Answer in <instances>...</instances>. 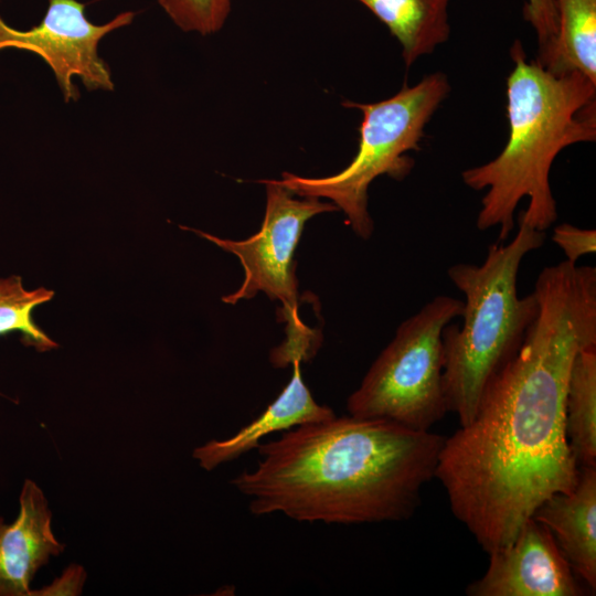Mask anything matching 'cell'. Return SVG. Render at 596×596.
Returning <instances> with one entry per match:
<instances>
[{"instance_id":"1","label":"cell","mask_w":596,"mask_h":596,"mask_svg":"<svg viewBox=\"0 0 596 596\" xmlns=\"http://www.w3.org/2000/svg\"><path fill=\"white\" fill-rule=\"evenodd\" d=\"M533 291L539 310L521 347L486 386L473 418L445 437L435 472L453 514L487 553L511 543L579 475L565 394L576 353L596 344V268L545 267Z\"/></svg>"},{"instance_id":"2","label":"cell","mask_w":596,"mask_h":596,"mask_svg":"<svg viewBox=\"0 0 596 596\" xmlns=\"http://www.w3.org/2000/svg\"><path fill=\"white\" fill-rule=\"evenodd\" d=\"M445 437L352 415L304 424L260 443V460L231 480L254 515L298 522L402 521L435 477Z\"/></svg>"},{"instance_id":"3","label":"cell","mask_w":596,"mask_h":596,"mask_svg":"<svg viewBox=\"0 0 596 596\" xmlns=\"http://www.w3.org/2000/svg\"><path fill=\"white\" fill-rule=\"evenodd\" d=\"M510 53L508 141L494 159L461 173L467 187L487 189L476 225L480 231L499 227L500 242L513 230L524 198L529 204L518 223L544 232L556 221L551 167L564 148L596 139V83L578 72L554 74L535 60L529 62L518 40Z\"/></svg>"},{"instance_id":"4","label":"cell","mask_w":596,"mask_h":596,"mask_svg":"<svg viewBox=\"0 0 596 596\" xmlns=\"http://www.w3.org/2000/svg\"><path fill=\"white\" fill-rule=\"evenodd\" d=\"M518 224L512 241L491 244L481 264L457 263L447 270L465 296L462 324L450 322L441 332L444 394L460 425L473 418L486 386L517 353L539 310L534 291L518 296L517 278L545 233Z\"/></svg>"},{"instance_id":"5","label":"cell","mask_w":596,"mask_h":596,"mask_svg":"<svg viewBox=\"0 0 596 596\" xmlns=\"http://www.w3.org/2000/svg\"><path fill=\"white\" fill-rule=\"evenodd\" d=\"M450 92L443 73L425 76L414 86L404 85L392 97L376 103H343L362 111L358 152L340 172L320 177L283 173L279 182L295 195L327 198L347 215L348 224L361 238H369L373 221L368 211V190L383 174L403 180L414 160L406 153L419 148L432 116Z\"/></svg>"},{"instance_id":"6","label":"cell","mask_w":596,"mask_h":596,"mask_svg":"<svg viewBox=\"0 0 596 596\" xmlns=\"http://www.w3.org/2000/svg\"><path fill=\"white\" fill-rule=\"evenodd\" d=\"M462 311L464 300L437 296L403 321L348 397L349 415L430 430L448 412L441 332Z\"/></svg>"},{"instance_id":"7","label":"cell","mask_w":596,"mask_h":596,"mask_svg":"<svg viewBox=\"0 0 596 596\" xmlns=\"http://www.w3.org/2000/svg\"><path fill=\"white\" fill-rule=\"evenodd\" d=\"M262 182L266 185L267 201L265 216L256 234L243 241H233L188 230L234 254L243 266L241 287L222 300L235 305L242 299L253 298L258 291H264L272 300H279L283 305L280 319L289 324L288 341L281 348V353L308 356L306 329L297 315L298 281L292 257L305 223L317 214L337 211L338 207L315 196L295 199V194L279 180Z\"/></svg>"},{"instance_id":"8","label":"cell","mask_w":596,"mask_h":596,"mask_svg":"<svg viewBox=\"0 0 596 596\" xmlns=\"http://www.w3.org/2000/svg\"><path fill=\"white\" fill-rule=\"evenodd\" d=\"M47 1L41 22L28 30L11 26L0 15V52L14 49L39 55L52 70L66 103L79 98L74 77L88 91H114L110 68L99 56L98 45L107 34L129 25L135 13L125 11L105 24H95L87 19L83 2Z\"/></svg>"},{"instance_id":"9","label":"cell","mask_w":596,"mask_h":596,"mask_svg":"<svg viewBox=\"0 0 596 596\" xmlns=\"http://www.w3.org/2000/svg\"><path fill=\"white\" fill-rule=\"evenodd\" d=\"M469 596H578L583 589L552 533L531 518L508 545L489 553Z\"/></svg>"},{"instance_id":"10","label":"cell","mask_w":596,"mask_h":596,"mask_svg":"<svg viewBox=\"0 0 596 596\" xmlns=\"http://www.w3.org/2000/svg\"><path fill=\"white\" fill-rule=\"evenodd\" d=\"M19 502L11 524L0 518V596L33 595L36 572L65 549L53 534L47 500L33 480H24Z\"/></svg>"},{"instance_id":"11","label":"cell","mask_w":596,"mask_h":596,"mask_svg":"<svg viewBox=\"0 0 596 596\" xmlns=\"http://www.w3.org/2000/svg\"><path fill=\"white\" fill-rule=\"evenodd\" d=\"M532 518L546 526L572 570L596 588V467H579L570 492L551 496Z\"/></svg>"},{"instance_id":"12","label":"cell","mask_w":596,"mask_h":596,"mask_svg":"<svg viewBox=\"0 0 596 596\" xmlns=\"http://www.w3.org/2000/svg\"><path fill=\"white\" fill-rule=\"evenodd\" d=\"M299 360L292 361V376L277 398L253 422L232 437L210 440L193 450V458L201 468L211 471L217 466L237 459L257 448L262 438L304 424L326 421L336 416L334 412L318 404L301 375Z\"/></svg>"},{"instance_id":"13","label":"cell","mask_w":596,"mask_h":596,"mask_svg":"<svg viewBox=\"0 0 596 596\" xmlns=\"http://www.w3.org/2000/svg\"><path fill=\"white\" fill-rule=\"evenodd\" d=\"M365 6L402 46L409 67L421 56L430 54L450 34V0H356Z\"/></svg>"},{"instance_id":"14","label":"cell","mask_w":596,"mask_h":596,"mask_svg":"<svg viewBox=\"0 0 596 596\" xmlns=\"http://www.w3.org/2000/svg\"><path fill=\"white\" fill-rule=\"evenodd\" d=\"M557 34L538 62L554 74L578 72L596 83V0H555Z\"/></svg>"},{"instance_id":"15","label":"cell","mask_w":596,"mask_h":596,"mask_svg":"<svg viewBox=\"0 0 596 596\" xmlns=\"http://www.w3.org/2000/svg\"><path fill=\"white\" fill-rule=\"evenodd\" d=\"M565 430L579 467H596V344L581 349L565 394Z\"/></svg>"},{"instance_id":"16","label":"cell","mask_w":596,"mask_h":596,"mask_svg":"<svg viewBox=\"0 0 596 596\" xmlns=\"http://www.w3.org/2000/svg\"><path fill=\"white\" fill-rule=\"evenodd\" d=\"M53 296L54 291L44 287L26 289L18 275L0 277V336L19 332L23 344L40 352L57 348L33 319V310Z\"/></svg>"},{"instance_id":"17","label":"cell","mask_w":596,"mask_h":596,"mask_svg":"<svg viewBox=\"0 0 596 596\" xmlns=\"http://www.w3.org/2000/svg\"><path fill=\"white\" fill-rule=\"evenodd\" d=\"M169 19L183 32L209 35L225 24L233 0H157Z\"/></svg>"},{"instance_id":"18","label":"cell","mask_w":596,"mask_h":596,"mask_svg":"<svg viewBox=\"0 0 596 596\" xmlns=\"http://www.w3.org/2000/svg\"><path fill=\"white\" fill-rule=\"evenodd\" d=\"M523 17L536 34L539 55L535 61L541 62L549 53L557 34L555 0H526Z\"/></svg>"},{"instance_id":"19","label":"cell","mask_w":596,"mask_h":596,"mask_svg":"<svg viewBox=\"0 0 596 596\" xmlns=\"http://www.w3.org/2000/svg\"><path fill=\"white\" fill-rule=\"evenodd\" d=\"M552 240L563 251L565 260L571 264H576L582 256L596 251V231L592 228L562 223L554 227Z\"/></svg>"}]
</instances>
